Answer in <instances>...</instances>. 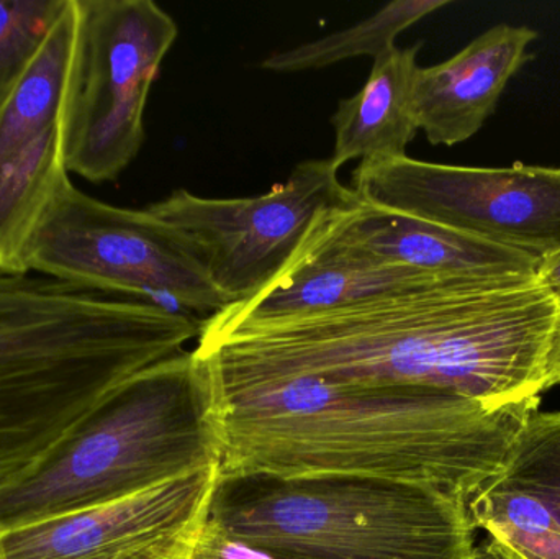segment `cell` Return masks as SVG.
<instances>
[{
	"instance_id": "2e32d148",
	"label": "cell",
	"mask_w": 560,
	"mask_h": 559,
	"mask_svg": "<svg viewBox=\"0 0 560 559\" xmlns=\"http://www.w3.org/2000/svg\"><path fill=\"white\" fill-rule=\"evenodd\" d=\"M470 522L487 538L474 559H560V521L536 496L497 476L470 499Z\"/></svg>"
},
{
	"instance_id": "8fae6325",
	"label": "cell",
	"mask_w": 560,
	"mask_h": 559,
	"mask_svg": "<svg viewBox=\"0 0 560 559\" xmlns=\"http://www.w3.org/2000/svg\"><path fill=\"white\" fill-rule=\"evenodd\" d=\"M220 466L65 517L3 532L5 559H189Z\"/></svg>"
},
{
	"instance_id": "44dd1931",
	"label": "cell",
	"mask_w": 560,
	"mask_h": 559,
	"mask_svg": "<svg viewBox=\"0 0 560 559\" xmlns=\"http://www.w3.org/2000/svg\"><path fill=\"white\" fill-rule=\"evenodd\" d=\"M558 384H560V322L549 348L548 361H546L545 391Z\"/></svg>"
},
{
	"instance_id": "d6986e66",
	"label": "cell",
	"mask_w": 560,
	"mask_h": 559,
	"mask_svg": "<svg viewBox=\"0 0 560 559\" xmlns=\"http://www.w3.org/2000/svg\"><path fill=\"white\" fill-rule=\"evenodd\" d=\"M69 0H0V107L45 45Z\"/></svg>"
},
{
	"instance_id": "ac0fdd59",
	"label": "cell",
	"mask_w": 560,
	"mask_h": 559,
	"mask_svg": "<svg viewBox=\"0 0 560 559\" xmlns=\"http://www.w3.org/2000/svg\"><path fill=\"white\" fill-rule=\"evenodd\" d=\"M499 476L536 496L560 521V410L529 417Z\"/></svg>"
},
{
	"instance_id": "3957f363",
	"label": "cell",
	"mask_w": 560,
	"mask_h": 559,
	"mask_svg": "<svg viewBox=\"0 0 560 559\" xmlns=\"http://www.w3.org/2000/svg\"><path fill=\"white\" fill-rule=\"evenodd\" d=\"M202 324L153 302L0 275V488L124 384L197 340Z\"/></svg>"
},
{
	"instance_id": "6da1fadb",
	"label": "cell",
	"mask_w": 560,
	"mask_h": 559,
	"mask_svg": "<svg viewBox=\"0 0 560 559\" xmlns=\"http://www.w3.org/2000/svg\"><path fill=\"white\" fill-rule=\"evenodd\" d=\"M559 322L536 276L451 278L293 317H210L194 350L213 373L427 387L506 406L545 393Z\"/></svg>"
},
{
	"instance_id": "ba28073f",
	"label": "cell",
	"mask_w": 560,
	"mask_h": 559,
	"mask_svg": "<svg viewBox=\"0 0 560 559\" xmlns=\"http://www.w3.org/2000/svg\"><path fill=\"white\" fill-rule=\"evenodd\" d=\"M338 171L329 158L306 160L261 196L212 199L177 189L147 209L192 245L232 307L280 278L326 217L359 202Z\"/></svg>"
},
{
	"instance_id": "ffe728a7",
	"label": "cell",
	"mask_w": 560,
	"mask_h": 559,
	"mask_svg": "<svg viewBox=\"0 0 560 559\" xmlns=\"http://www.w3.org/2000/svg\"><path fill=\"white\" fill-rule=\"evenodd\" d=\"M536 281L560 305V248L539 259L538 269H536Z\"/></svg>"
},
{
	"instance_id": "277c9868",
	"label": "cell",
	"mask_w": 560,
	"mask_h": 559,
	"mask_svg": "<svg viewBox=\"0 0 560 559\" xmlns=\"http://www.w3.org/2000/svg\"><path fill=\"white\" fill-rule=\"evenodd\" d=\"M222 422L209 364L183 350L128 381L32 471L0 488L16 531L220 466Z\"/></svg>"
},
{
	"instance_id": "e0dca14e",
	"label": "cell",
	"mask_w": 560,
	"mask_h": 559,
	"mask_svg": "<svg viewBox=\"0 0 560 559\" xmlns=\"http://www.w3.org/2000/svg\"><path fill=\"white\" fill-rule=\"evenodd\" d=\"M447 3L450 0H394L354 25L287 51L275 53L261 62V68L287 74L328 68L359 56L378 58L397 46L395 39L401 32Z\"/></svg>"
},
{
	"instance_id": "52a82bcc",
	"label": "cell",
	"mask_w": 560,
	"mask_h": 559,
	"mask_svg": "<svg viewBox=\"0 0 560 559\" xmlns=\"http://www.w3.org/2000/svg\"><path fill=\"white\" fill-rule=\"evenodd\" d=\"M23 271L202 321L230 307L177 230L148 209L102 202L72 183L36 226Z\"/></svg>"
},
{
	"instance_id": "7c38bea8",
	"label": "cell",
	"mask_w": 560,
	"mask_h": 559,
	"mask_svg": "<svg viewBox=\"0 0 560 559\" xmlns=\"http://www.w3.org/2000/svg\"><path fill=\"white\" fill-rule=\"evenodd\" d=\"M331 245L440 278L536 276L538 256L430 220L361 202L326 222Z\"/></svg>"
},
{
	"instance_id": "4fadbf2b",
	"label": "cell",
	"mask_w": 560,
	"mask_h": 559,
	"mask_svg": "<svg viewBox=\"0 0 560 559\" xmlns=\"http://www.w3.org/2000/svg\"><path fill=\"white\" fill-rule=\"evenodd\" d=\"M538 32L500 25L483 32L440 65L418 68L413 112L418 130L434 147H454L472 138L495 112L510 79L529 59Z\"/></svg>"
},
{
	"instance_id": "5b68a950",
	"label": "cell",
	"mask_w": 560,
	"mask_h": 559,
	"mask_svg": "<svg viewBox=\"0 0 560 559\" xmlns=\"http://www.w3.org/2000/svg\"><path fill=\"white\" fill-rule=\"evenodd\" d=\"M209 521L275 559H474L464 499L364 476H220Z\"/></svg>"
},
{
	"instance_id": "30bf717a",
	"label": "cell",
	"mask_w": 560,
	"mask_h": 559,
	"mask_svg": "<svg viewBox=\"0 0 560 559\" xmlns=\"http://www.w3.org/2000/svg\"><path fill=\"white\" fill-rule=\"evenodd\" d=\"M74 30V0H69L0 107V275H26L23 258L36 226L72 183L62 151V105Z\"/></svg>"
},
{
	"instance_id": "9c48e42d",
	"label": "cell",
	"mask_w": 560,
	"mask_h": 559,
	"mask_svg": "<svg viewBox=\"0 0 560 559\" xmlns=\"http://www.w3.org/2000/svg\"><path fill=\"white\" fill-rule=\"evenodd\" d=\"M361 202L542 256L560 248V167H466L415 158L362 161Z\"/></svg>"
},
{
	"instance_id": "5bb4252c",
	"label": "cell",
	"mask_w": 560,
	"mask_h": 559,
	"mask_svg": "<svg viewBox=\"0 0 560 559\" xmlns=\"http://www.w3.org/2000/svg\"><path fill=\"white\" fill-rule=\"evenodd\" d=\"M329 217L319 223L296 261L271 286L213 317L233 324L293 317L451 279L423 275L331 245L323 235Z\"/></svg>"
},
{
	"instance_id": "9a60e30c",
	"label": "cell",
	"mask_w": 560,
	"mask_h": 559,
	"mask_svg": "<svg viewBox=\"0 0 560 559\" xmlns=\"http://www.w3.org/2000/svg\"><path fill=\"white\" fill-rule=\"evenodd\" d=\"M420 45L388 49L374 59L365 84L342 98L331 117L336 167L352 160L378 161L407 156L417 137L413 85Z\"/></svg>"
},
{
	"instance_id": "7a4b0ae2",
	"label": "cell",
	"mask_w": 560,
	"mask_h": 559,
	"mask_svg": "<svg viewBox=\"0 0 560 559\" xmlns=\"http://www.w3.org/2000/svg\"><path fill=\"white\" fill-rule=\"evenodd\" d=\"M220 476H364L438 486L469 504L502 473L541 396L492 406L444 391L213 373Z\"/></svg>"
},
{
	"instance_id": "7402d4cb",
	"label": "cell",
	"mask_w": 560,
	"mask_h": 559,
	"mask_svg": "<svg viewBox=\"0 0 560 559\" xmlns=\"http://www.w3.org/2000/svg\"><path fill=\"white\" fill-rule=\"evenodd\" d=\"M2 535L3 531L0 528V559H5V555H3V548H2Z\"/></svg>"
},
{
	"instance_id": "8992f818",
	"label": "cell",
	"mask_w": 560,
	"mask_h": 559,
	"mask_svg": "<svg viewBox=\"0 0 560 559\" xmlns=\"http://www.w3.org/2000/svg\"><path fill=\"white\" fill-rule=\"evenodd\" d=\"M74 9L65 163L82 179L114 183L147 140L148 97L179 28L153 0H74Z\"/></svg>"
}]
</instances>
